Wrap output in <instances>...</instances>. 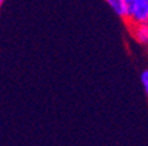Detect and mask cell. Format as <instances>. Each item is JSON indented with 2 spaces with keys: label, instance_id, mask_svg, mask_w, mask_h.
I'll return each instance as SVG.
<instances>
[{
  "label": "cell",
  "instance_id": "6da1fadb",
  "mask_svg": "<svg viewBox=\"0 0 148 146\" xmlns=\"http://www.w3.org/2000/svg\"><path fill=\"white\" fill-rule=\"evenodd\" d=\"M128 25L148 22V0H131L128 3Z\"/></svg>",
  "mask_w": 148,
  "mask_h": 146
},
{
  "label": "cell",
  "instance_id": "7a4b0ae2",
  "mask_svg": "<svg viewBox=\"0 0 148 146\" xmlns=\"http://www.w3.org/2000/svg\"><path fill=\"white\" fill-rule=\"evenodd\" d=\"M130 31L132 34L134 40L140 45H148V22L144 24H136V25H130Z\"/></svg>",
  "mask_w": 148,
  "mask_h": 146
},
{
  "label": "cell",
  "instance_id": "3957f363",
  "mask_svg": "<svg viewBox=\"0 0 148 146\" xmlns=\"http://www.w3.org/2000/svg\"><path fill=\"white\" fill-rule=\"evenodd\" d=\"M106 3L115 12V15L127 21V17H128V1L127 0H106Z\"/></svg>",
  "mask_w": 148,
  "mask_h": 146
},
{
  "label": "cell",
  "instance_id": "277c9868",
  "mask_svg": "<svg viewBox=\"0 0 148 146\" xmlns=\"http://www.w3.org/2000/svg\"><path fill=\"white\" fill-rule=\"evenodd\" d=\"M140 82H142V87L144 90L145 95L148 96V67L144 69L142 71V74H140Z\"/></svg>",
  "mask_w": 148,
  "mask_h": 146
},
{
  "label": "cell",
  "instance_id": "5b68a950",
  "mask_svg": "<svg viewBox=\"0 0 148 146\" xmlns=\"http://www.w3.org/2000/svg\"><path fill=\"white\" fill-rule=\"evenodd\" d=\"M4 1H5V0H0V8H1V5H3Z\"/></svg>",
  "mask_w": 148,
  "mask_h": 146
},
{
  "label": "cell",
  "instance_id": "8992f818",
  "mask_svg": "<svg viewBox=\"0 0 148 146\" xmlns=\"http://www.w3.org/2000/svg\"><path fill=\"white\" fill-rule=\"evenodd\" d=\"M147 52H148V45H147Z\"/></svg>",
  "mask_w": 148,
  "mask_h": 146
},
{
  "label": "cell",
  "instance_id": "52a82bcc",
  "mask_svg": "<svg viewBox=\"0 0 148 146\" xmlns=\"http://www.w3.org/2000/svg\"><path fill=\"white\" fill-rule=\"evenodd\" d=\"M127 1H128V3H130V1H131V0H127Z\"/></svg>",
  "mask_w": 148,
  "mask_h": 146
}]
</instances>
